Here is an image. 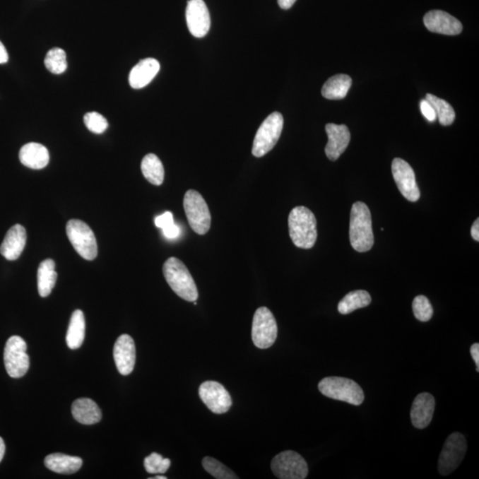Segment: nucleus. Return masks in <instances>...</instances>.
I'll return each instance as SVG.
<instances>
[{"mask_svg": "<svg viewBox=\"0 0 479 479\" xmlns=\"http://www.w3.org/2000/svg\"><path fill=\"white\" fill-rule=\"evenodd\" d=\"M372 218L369 207L362 202L353 203L350 211V242L357 252H367L374 245Z\"/></svg>", "mask_w": 479, "mask_h": 479, "instance_id": "obj_1", "label": "nucleus"}, {"mask_svg": "<svg viewBox=\"0 0 479 479\" xmlns=\"http://www.w3.org/2000/svg\"><path fill=\"white\" fill-rule=\"evenodd\" d=\"M289 229L293 244L300 249H312L317 240V221L307 207L297 206L290 211Z\"/></svg>", "mask_w": 479, "mask_h": 479, "instance_id": "obj_2", "label": "nucleus"}, {"mask_svg": "<svg viewBox=\"0 0 479 479\" xmlns=\"http://www.w3.org/2000/svg\"><path fill=\"white\" fill-rule=\"evenodd\" d=\"M162 272L166 282L179 297L189 302L197 300V287L185 264L172 256L166 260Z\"/></svg>", "mask_w": 479, "mask_h": 479, "instance_id": "obj_3", "label": "nucleus"}, {"mask_svg": "<svg viewBox=\"0 0 479 479\" xmlns=\"http://www.w3.org/2000/svg\"><path fill=\"white\" fill-rule=\"evenodd\" d=\"M319 390L326 397L346 402L350 405L363 403L365 395L359 384L348 378L331 377L319 382Z\"/></svg>", "mask_w": 479, "mask_h": 479, "instance_id": "obj_4", "label": "nucleus"}, {"mask_svg": "<svg viewBox=\"0 0 479 479\" xmlns=\"http://www.w3.org/2000/svg\"><path fill=\"white\" fill-rule=\"evenodd\" d=\"M283 123V114L279 112H273L266 118L253 141V155L262 158L272 150L282 134Z\"/></svg>", "mask_w": 479, "mask_h": 479, "instance_id": "obj_5", "label": "nucleus"}, {"mask_svg": "<svg viewBox=\"0 0 479 479\" xmlns=\"http://www.w3.org/2000/svg\"><path fill=\"white\" fill-rule=\"evenodd\" d=\"M67 236L75 251L83 259L93 260L98 255V245L95 234L84 221L71 220L66 227Z\"/></svg>", "mask_w": 479, "mask_h": 479, "instance_id": "obj_6", "label": "nucleus"}, {"mask_svg": "<svg viewBox=\"0 0 479 479\" xmlns=\"http://www.w3.org/2000/svg\"><path fill=\"white\" fill-rule=\"evenodd\" d=\"M183 203L191 228L198 235H206L211 228V216L204 198L197 191L190 189L185 194Z\"/></svg>", "mask_w": 479, "mask_h": 479, "instance_id": "obj_7", "label": "nucleus"}, {"mask_svg": "<svg viewBox=\"0 0 479 479\" xmlns=\"http://www.w3.org/2000/svg\"><path fill=\"white\" fill-rule=\"evenodd\" d=\"M27 343L18 336H13L6 343L4 362L6 372L12 378L25 376L30 367V357L26 353Z\"/></svg>", "mask_w": 479, "mask_h": 479, "instance_id": "obj_8", "label": "nucleus"}, {"mask_svg": "<svg viewBox=\"0 0 479 479\" xmlns=\"http://www.w3.org/2000/svg\"><path fill=\"white\" fill-rule=\"evenodd\" d=\"M278 327L272 312L266 307L256 311L252 322V341L259 349L270 348L276 342Z\"/></svg>", "mask_w": 479, "mask_h": 479, "instance_id": "obj_9", "label": "nucleus"}, {"mask_svg": "<svg viewBox=\"0 0 479 479\" xmlns=\"http://www.w3.org/2000/svg\"><path fill=\"white\" fill-rule=\"evenodd\" d=\"M467 452V442L463 434L454 432L447 437L439 459V472L442 475L452 473L460 466Z\"/></svg>", "mask_w": 479, "mask_h": 479, "instance_id": "obj_10", "label": "nucleus"}, {"mask_svg": "<svg viewBox=\"0 0 479 479\" xmlns=\"http://www.w3.org/2000/svg\"><path fill=\"white\" fill-rule=\"evenodd\" d=\"M273 473L280 479H304L308 475L307 461L294 451L277 454L271 463Z\"/></svg>", "mask_w": 479, "mask_h": 479, "instance_id": "obj_11", "label": "nucleus"}, {"mask_svg": "<svg viewBox=\"0 0 479 479\" xmlns=\"http://www.w3.org/2000/svg\"><path fill=\"white\" fill-rule=\"evenodd\" d=\"M392 175L402 196L410 202H416L420 198V190L416 183L414 170L405 160L395 158L391 165Z\"/></svg>", "mask_w": 479, "mask_h": 479, "instance_id": "obj_12", "label": "nucleus"}, {"mask_svg": "<svg viewBox=\"0 0 479 479\" xmlns=\"http://www.w3.org/2000/svg\"><path fill=\"white\" fill-rule=\"evenodd\" d=\"M199 396L214 414H225L232 406V398L225 388L218 382H204L199 388Z\"/></svg>", "mask_w": 479, "mask_h": 479, "instance_id": "obj_13", "label": "nucleus"}, {"mask_svg": "<svg viewBox=\"0 0 479 479\" xmlns=\"http://www.w3.org/2000/svg\"><path fill=\"white\" fill-rule=\"evenodd\" d=\"M187 27L194 37L202 38L209 32L211 16L203 0H189L186 11Z\"/></svg>", "mask_w": 479, "mask_h": 479, "instance_id": "obj_14", "label": "nucleus"}, {"mask_svg": "<svg viewBox=\"0 0 479 479\" xmlns=\"http://www.w3.org/2000/svg\"><path fill=\"white\" fill-rule=\"evenodd\" d=\"M114 360L117 369L122 376L133 372L136 362V348L134 339L124 334L117 338L114 346Z\"/></svg>", "mask_w": 479, "mask_h": 479, "instance_id": "obj_15", "label": "nucleus"}, {"mask_svg": "<svg viewBox=\"0 0 479 479\" xmlns=\"http://www.w3.org/2000/svg\"><path fill=\"white\" fill-rule=\"evenodd\" d=\"M423 23L434 33L456 36L463 31V24L456 17L442 10H432L423 17Z\"/></svg>", "mask_w": 479, "mask_h": 479, "instance_id": "obj_16", "label": "nucleus"}, {"mask_svg": "<svg viewBox=\"0 0 479 479\" xmlns=\"http://www.w3.org/2000/svg\"><path fill=\"white\" fill-rule=\"evenodd\" d=\"M325 129L329 138L328 144L325 148L326 155L331 161H336L348 147L350 140V131L345 124L338 126L335 124H328Z\"/></svg>", "mask_w": 479, "mask_h": 479, "instance_id": "obj_17", "label": "nucleus"}, {"mask_svg": "<svg viewBox=\"0 0 479 479\" xmlns=\"http://www.w3.org/2000/svg\"><path fill=\"white\" fill-rule=\"evenodd\" d=\"M27 234L22 225H15L9 229L0 246V253L9 261L18 259L25 248Z\"/></svg>", "mask_w": 479, "mask_h": 479, "instance_id": "obj_18", "label": "nucleus"}, {"mask_svg": "<svg viewBox=\"0 0 479 479\" xmlns=\"http://www.w3.org/2000/svg\"><path fill=\"white\" fill-rule=\"evenodd\" d=\"M435 410V398L428 392L418 395L413 402L411 408V421L418 429H425L432 422Z\"/></svg>", "mask_w": 479, "mask_h": 479, "instance_id": "obj_19", "label": "nucleus"}, {"mask_svg": "<svg viewBox=\"0 0 479 479\" xmlns=\"http://www.w3.org/2000/svg\"><path fill=\"white\" fill-rule=\"evenodd\" d=\"M160 71V64L153 58L144 59L135 65L129 75V84L134 89H141L150 84Z\"/></svg>", "mask_w": 479, "mask_h": 479, "instance_id": "obj_20", "label": "nucleus"}, {"mask_svg": "<svg viewBox=\"0 0 479 479\" xmlns=\"http://www.w3.org/2000/svg\"><path fill=\"white\" fill-rule=\"evenodd\" d=\"M20 162L28 168L41 170L49 164L48 149L42 144L30 142L23 146L19 153Z\"/></svg>", "mask_w": 479, "mask_h": 479, "instance_id": "obj_21", "label": "nucleus"}, {"mask_svg": "<svg viewBox=\"0 0 479 479\" xmlns=\"http://www.w3.org/2000/svg\"><path fill=\"white\" fill-rule=\"evenodd\" d=\"M73 418L82 425H92L102 420V414L98 405L91 398H81L73 402Z\"/></svg>", "mask_w": 479, "mask_h": 479, "instance_id": "obj_22", "label": "nucleus"}, {"mask_svg": "<svg viewBox=\"0 0 479 479\" xmlns=\"http://www.w3.org/2000/svg\"><path fill=\"white\" fill-rule=\"evenodd\" d=\"M45 465L50 471L59 474H73L81 468L83 461L78 456L64 454H52L45 459Z\"/></svg>", "mask_w": 479, "mask_h": 479, "instance_id": "obj_23", "label": "nucleus"}, {"mask_svg": "<svg viewBox=\"0 0 479 479\" xmlns=\"http://www.w3.org/2000/svg\"><path fill=\"white\" fill-rule=\"evenodd\" d=\"M57 277L53 259H48L41 262L37 269V289L40 297L49 296L57 283Z\"/></svg>", "mask_w": 479, "mask_h": 479, "instance_id": "obj_24", "label": "nucleus"}, {"mask_svg": "<svg viewBox=\"0 0 479 479\" xmlns=\"http://www.w3.org/2000/svg\"><path fill=\"white\" fill-rule=\"evenodd\" d=\"M352 78L348 75L338 74L327 80L321 93L324 98L328 100H342L345 98L350 86Z\"/></svg>", "mask_w": 479, "mask_h": 479, "instance_id": "obj_25", "label": "nucleus"}, {"mask_svg": "<svg viewBox=\"0 0 479 479\" xmlns=\"http://www.w3.org/2000/svg\"><path fill=\"white\" fill-rule=\"evenodd\" d=\"M85 336V315L81 310L73 312L69 321L66 342L69 348L78 349L84 343Z\"/></svg>", "mask_w": 479, "mask_h": 479, "instance_id": "obj_26", "label": "nucleus"}, {"mask_svg": "<svg viewBox=\"0 0 479 479\" xmlns=\"http://www.w3.org/2000/svg\"><path fill=\"white\" fill-rule=\"evenodd\" d=\"M141 172L145 179L155 186L162 185L165 179V168L161 160L155 154H148L141 162Z\"/></svg>", "mask_w": 479, "mask_h": 479, "instance_id": "obj_27", "label": "nucleus"}, {"mask_svg": "<svg viewBox=\"0 0 479 479\" xmlns=\"http://www.w3.org/2000/svg\"><path fill=\"white\" fill-rule=\"evenodd\" d=\"M371 296L366 290H354L346 295L338 304V312L341 314H349L357 309L369 307Z\"/></svg>", "mask_w": 479, "mask_h": 479, "instance_id": "obj_28", "label": "nucleus"}, {"mask_svg": "<svg viewBox=\"0 0 479 479\" xmlns=\"http://www.w3.org/2000/svg\"><path fill=\"white\" fill-rule=\"evenodd\" d=\"M428 100L430 105L432 106L433 110H435L436 116L439 119L440 124L444 126H451L456 120V112L453 107L446 100L437 98V96L426 95V99Z\"/></svg>", "mask_w": 479, "mask_h": 479, "instance_id": "obj_29", "label": "nucleus"}, {"mask_svg": "<svg viewBox=\"0 0 479 479\" xmlns=\"http://www.w3.org/2000/svg\"><path fill=\"white\" fill-rule=\"evenodd\" d=\"M45 66L51 73L60 75L68 68L67 55L61 48L55 47L47 54Z\"/></svg>", "mask_w": 479, "mask_h": 479, "instance_id": "obj_30", "label": "nucleus"}, {"mask_svg": "<svg viewBox=\"0 0 479 479\" xmlns=\"http://www.w3.org/2000/svg\"><path fill=\"white\" fill-rule=\"evenodd\" d=\"M203 466L208 473L213 475L215 478L218 479H237V475L234 471L227 468L220 461L215 459V458L207 456L203 458Z\"/></svg>", "mask_w": 479, "mask_h": 479, "instance_id": "obj_31", "label": "nucleus"}, {"mask_svg": "<svg viewBox=\"0 0 479 479\" xmlns=\"http://www.w3.org/2000/svg\"><path fill=\"white\" fill-rule=\"evenodd\" d=\"M171 466V460L166 459L161 454L153 453L146 457L144 467L146 471L150 474H164Z\"/></svg>", "mask_w": 479, "mask_h": 479, "instance_id": "obj_32", "label": "nucleus"}, {"mask_svg": "<svg viewBox=\"0 0 479 479\" xmlns=\"http://www.w3.org/2000/svg\"><path fill=\"white\" fill-rule=\"evenodd\" d=\"M155 224L158 228H161L166 238L175 239L179 235V227L175 223L173 215L171 211H166L162 215L155 218Z\"/></svg>", "mask_w": 479, "mask_h": 479, "instance_id": "obj_33", "label": "nucleus"}, {"mask_svg": "<svg viewBox=\"0 0 479 479\" xmlns=\"http://www.w3.org/2000/svg\"><path fill=\"white\" fill-rule=\"evenodd\" d=\"M413 311L420 321H429L433 315V308L430 300L425 296H418L413 301Z\"/></svg>", "mask_w": 479, "mask_h": 479, "instance_id": "obj_34", "label": "nucleus"}, {"mask_svg": "<svg viewBox=\"0 0 479 479\" xmlns=\"http://www.w3.org/2000/svg\"><path fill=\"white\" fill-rule=\"evenodd\" d=\"M84 122L86 128L93 134H102L109 127V123L105 117L97 112H90L85 114Z\"/></svg>", "mask_w": 479, "mask_h": 479, "instance_id": "obj_35", "label": "nucleus"}, {"mask_svg": "<svg viewBox=\"0 0 479 479\" xmlns=\"http://www.w3.org/2000/svg\"><path fill=\"white\" fill-rule=\"evenodd\" d=\"M420 107H421L422 114L429 122H435L437 119V116L435 110H433V107L429 103L428 100H422L421 103H420Z\"/></svg>", "mask_w": 479, "mask_h": 479, "instance_id": "obj_36", "label": "nucleus"}, {"mask_svg": "<svg viewBox=\"0 0 479 479\" xmlns=\"http://www.w3.org/2000/svg\"><path fill=\"white\" fill-rule=\"evenodd\" d=\"M471 354L473 357L475 365H477V372H479V345L478 343H474L471 347Z\"/></svg>", "mask_w": 479, "mask_h": 479, "instance_id": "obj_37", "label": "nucleus"}, {"mask_svg": "<svg viewBox=\"0 0 479 479\" xmlns=\"http://www.w3.org/2000/svg\"><path fill=\"white\" fill-rule=\"evenodd\" d=\"M8 61V53L4 45L0 41V64H5Z\"/></svg>", "mask_w": 479, "mask_h": 479, "instance_id": "obj_38", "label": "nucleus"}, {"mask_svg": "<svg viewBox=\"0 0 479 479\" xmlns=\"http://www.w3.org/2000/svg\"><path fill=\"white\" fill-rule=\"evenodd\" d=\"M471 236L473 237L475 241L478 242L479 241V220L477 218L475 221L474 222L473 225H472L471 227Z\"/></svg>", "mask_w": 479, "mask_h": 479, "instance_id": "obj_39", "label": "nucleus"}, {"mask_svg": "<svg viewBox=\"0 0 479 479\" xmlns=\"http://www.w3.org/2000/svg\"><path fill=\"white\" fill-rule=\"evenodd\" d=\"M296 1L297 0H278V4H279L280 8L288 10L290 9Z\"/></svg>", "mask_w": 479, "mask_h": 479, "instance_id": "obj_40", "label": "nucleus"}, {"mask_svg": "<svg viewBox=\"0 0 479 479\" xmlns=\"http://www.w3.org/2000/svg\"><path fill=\"white\" fill-rule=\"evenodd\" d=\"M5 451L6 446L4 440H3L2 437H0V463H1L3 458H4Z\"/></svg>", "mask_w": 479, "mask_h": 479, "instance_id": "obj_41", "label": "nucleus"}, {"mask_svg": "<svg viewBox=\"0 0 479 479\" xmlns=\"http://www.w3.org/2000/svg\"><path fill=\"white\" fill-rule=\"evenodd\" d=\"M155 478V479H166L167 478L164 477V475H156L155 478Z\"/></svg>", "mask_w": 479, "mask_h": 479, "instance_id": "obj_42", "label": "nucleus"}]
</instances>
